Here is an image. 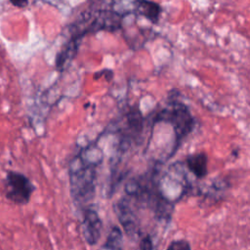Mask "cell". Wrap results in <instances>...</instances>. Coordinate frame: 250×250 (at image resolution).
<instances>
[{"label": "cell", "instance_id": "cell-7", "mask_svg": "<svg viewBox=\"0 0 250 250\" xmlns=\"http://www.w3.org/2000/svg\"><path fill=\"white\" fill-rule=\"evenodd\" d=\"M135 6L140 15L153 23L158 22L161 14V7L158 3L150 0H135Z\"/></svg>", "mask_w": 250, "mask_h": 250}, {"label": "cell", "instance_id": "cell-8", "mask_svg": "<svg viewBox=\"0 0 250 250\" xmlns=\"http://www.w3.org/2000/svg\"><path fill=\"white\" fill-rule=\"evenodd\" d=\"M106 250H123V233L119 227L113 226L103 245Z\"/></svg>", "mask_w": 250, "mask_h": 250}, {"label": "cell", "instance_id": "cell-3", "mask_svg": "<svg viewBox=\"0 0 250 250\" xmlns=\"http://www.w3.org/2000/svg\"><path fill=\"white\" fill-rule=\"evenodd\" d=\"M159 120L169 122L176 131L177 136V146L176 149L184 139L193 128L194 121L190 115L188 108L183 104H171L167 109H164L163 112L158 115Z\"/></svg>", "mask_w": 250, "mask_h": 250}, {"label": "cell", "instance_id": "cell-6", "mask_svg": "<svg viewBox=\"0 0 250 250\" xmlns=\"http://www.w3.org/2000/svg\"><path fill=\"white\" fill-rule=\"evenodd\" d=\"M208 157L205 152H197L186 158V165L197 179H203L208 174Z\"/></svg>", "mask_w": 250, "mask_h": 250}, {"label": "cell", "instance_id": "cell-11", "mask_svg": "<svg viewBox=\"0 0 250 250\" xmlns=\"http://www.w3.org/2000/svg\"><path fill=\"white\" fill-rule=\"evenodd\" d=\"M10 2L14 6L19 7V8H23V7L27 6V4H28V0H10Z\"/></svg>", "mask_w": 250, "mask_h": 250}, {"label": "cell", "instance_id": "cell-4", "mask_svg": "<svg viewBox=\"0 0 250 250\" xmlns=\"http://www.w3.org/2000/svg\"><path fill=\"white\" fill-rule=\"evenodd\" d=\"M114 211L127 236L130 238L138 237L140 235L139 221L132 208L130 199L127 197L120 198L114 204Z\"/></svg>", "mask_w": 250, "mask_h": 250}, {"label": "cell", "instance_id": "cell-2", "mask_svg": "<svg viewBox=\"0 0 250 250\" xmlns=\"http://www.w3.org/2000/svg\"><path fill=\"white\" fill-rule=\"evenodd\" d=\"M34 189V185L26 176L16 171L8 172L4 183V191L10 201L18 205L27 204Z\"/></svg>", "mask_w": 250, "mask_h": 250}, {"label": "cell", "instance_id": "cell-5", "mask_svg": "<svg viewBox=\"0 0 250 250\" xmlns=\"http://www.w3.org/2000/svg\"><path fill=\"white\" fill-rule=\"evenodd\" d=\"M102 228L103 222L98 212L92 208H86L83 211L82 229L84 238L89 245H96L99 242Z\"/></svg>", "mask_w": 250, "mask_h": 250}, {"label": "cell", "instance_id": "cell-9", "mask_svg": "<svg viewBox=\"0 0 250 250\" xmlns=\"http://www.w3.org/2000/svg\"><path fill=\"white\" fill-rule=\"evenodd\" d=\"M166 250H191V247L188 240L177 239L171 241Z\"/></svg>", "mask_w": 250, "mask_h": 250}, {"label": "cell", "instance_id": "cell-1", "mask_svg": "<svg viewBox=\"0 0 250 250\" xmlns=\"http://www.w3.org/2000/svg\"><path fill=\"white\" fill-rule=\"evenodd\" d=\"M97 161L77 155L69 166L70 194L74 204L84 208L95 195V166Z\"/></svg>", "mask_w": 250, "mask_h": 250}, {"label": "cell", "instance_id": "cell-10", "mask_svg": "<svg viewBox=\"0 0 250 250\" xmlns=\"http://www.w3.org/2000/svg\"><path fill=\"white\" fill-rule=\"evenodd\" d=\"M139 248L140 250H154L153 242L149 234H146L141 238Z\"/></svg>", "mask_w": 250, "mask_h": 250}]
</instances>
